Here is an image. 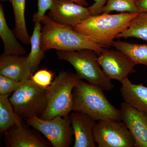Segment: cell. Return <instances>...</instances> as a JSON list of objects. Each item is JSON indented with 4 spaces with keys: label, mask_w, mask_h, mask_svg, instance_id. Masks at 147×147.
<instances>
[{
    "label": "cell",
    "mask_w": 147,
    "mask_h": 147,
    "mask_svg": "<svg viewBox=\"0 0 147 147\" xmlns=\"http://www.w3.org/2000/svg\"><path fill=\"white\" fill-rule=\"evenodd\" d=\"M138 13L90 15L73 28L100 47L108 48L112 46L118 35L128 28Z\"/></svg>",
    "instance_id": "2"
},
{
    "label": "cell",
    "mask_w": 147,
    "mask_h": 147,
    "mask_svg": "<svg viewBox=\"0 0 147 147\" xmlns=\"http://www.w3.org/2000/svg\"><path fill=\"white\" fill-rule=\"evenodd\" d=\"M94 3L88 7L91 15H96L100 14L102 7L106 4L108 0H94Z\"/></svg>",
    "instance_id": "26"
},
{
    "label": "cell",
    "mask_w": 147,
    "mask_h": 147,
    "mask_svg": "<svg viewBox=\"0 0 147 147\" xmlns=\"http://www.w3.org/2000/svg\"><path fill=\"white\" fill-rule=\"evenodd\" d=\"M69 116L74 133L73 147H96L94 132L97 121L81 112L71 113Z\"/></svg>",
    "instance_id": "13"
},
{
    "label": "cell",
    "mask_w": 147,
    "mask_h": 147,
    "mask_svg": "<svg viewBox=\"0 0 147 147\" xmlns=\"http://www.w3.org/2000/svg\"><path fill=\"white\" fill-rule=\"evenodd\" d=\"M1 1V2H5V1H10V2H11V0H0Z\"/></svg>",
    "instance_id": "29"
},
{
    "label": "cell",
    "mask_w": 147,
    "mask_h": 147,
    "mask_svg": "<svg viewBox=\"0 0 147 147\" xmlns=\"http://www.w3.org/2000/svg\"><path fill=\"white\" fill-rule=\"evenodd\" d=\"M53 3V0H38L37 11L33 16V21L34 24L40 23L46 11L52 7Z\"/></svg>",
    "instance_id": "25"
},
{
    "label": "cell",
    "mask_w": 147,
    "mask_h": 147,
    "mask_svg": "<svg viewBox=\"0 0 147 147\" xmlns=\"http://www.w3.org/2000/svg\"><path fill=\"white\" fill-rule=\"evenodd\" d=\"M24 82L0 74V95L9 94L15 92Z\"/></svg>",
    "instance_id": "24"
},
{
    "label": "cell",
    "mask_w": 147,
    "mask_h": 147,
    "mask_svg": "<svg viewBox=\"0 0 147 147\" xmlns=\"http://www.w3.org/2000/svg\"><path fill=\"white\" fill-rule=\"evenodd\" d=\"M113 11L121 13H139L136 0H108L100 13H109Z\"/></svg>",
    "instance_id": "22"
},
{
    "label": "cell",
    "mask_w": 147,
    "mask_h": 147,
    "mask_svg": "<svg viewBox=\"0 0 147 147\" xmlns=\"http://www.w3.org/2000/svg\"><path fill=\"white\" fill-rule=\"evenodd\" d=\"M41 24L35 23L33 32L31 37V51L28 56V61L30 67L31 75L35 72L41 61L44 59L45 52L41 47Z\"/></svg>",
    "instance_id": "20"
},
{
    "label": "cell",
    "mask_w": 147,
    "mask_h": 147,
    "mask_svg": "<svg viewBox=\"0 0 147 147\" xmlns=\"http://www.w3.org/2000/svg\"><path fill=\"white\" fill-rule=\"evenodd\" d=\"M71 1L78 3L84 6H87L88 5V2L86 0H71Z\"/></svg>",
    "instance_id": "28"
},
{
    "label": "cell",
    "mask_w": 147,
    "mask_h": 147,
    "mask_svg": "<svg viewBox=\"0 0 147 147\" xmlns=\"http://www.w3.org/2000/svg\"><path fill=\"white\" fill-rule=\"evenodd\" d=\"M53 74L46 69H42L31 75L30 79L38 86L46 89L53 82Z\"/></svg>",
    "instance_id": "23"
},
{
    "label": "cell",
    "mask_w": 147,
    "mask_h": 147,
    "mask_svg": "<svg viewBox=\"0 0 147 147\" xmlns=\"http://www.w3.org/2000/svg\"><path fill=\"white\" fill-rule=\"evenodd\" d=\"M112 46L124 53L135 65L147 66V43L139 44L119 40L114 41Z\"/></svg>",
    "instance_id": "17"
},
{
    "label": "cell",
    "mask_w": 147,
    "mask_h": 147,
    "mask_svg": "<svg viewBox=\"0 0 147 147\" xmlns=\"http://www.w3.org/2000/svg\"><path fill=\"white\" fill-rule=\"evenodd\" d=\"M40 23L41 47L44 52L51 49L65 51L90 49L98 56L105 49L72 27L57 23L48 15H45Z\"/></svg>",
    "instance_id": "1"
},
{
    "label": "cell",
    "mask_w": 147,
    "mask_h": 147,
    "mask_svg": "<svg viewBox=\"0 0 147 147\" xmlns=\"http://www.w3.org/2000/svg\"><path fill=\"white\" fill-rule=\"evenodd\" d=\"M136 4L140 12H147V0H136Z\"/></svg>",
    "instance_id": "27"
},
{
    "label": "cell",
    "mask_w": 147,
    "mask_h": 147,
    "mask_svg": "<svg viewBox=\"0 0 147 147\" xmlns=\"http://www.w3.org/2000/svg\"><path fill=\"white\" fill-rule=\"evenodd\" d=\"M103 91L80 79L72 91V111L85 113L96 121H121L120 110L109 102Z\"/></svg>",
    "instance_id": "3"
},
{
    "label": "cell",
    "mask_w": 147,
    "mask_h": 147,
    "mask_svg": "<svg viewBox=\"0 0 147 147\" xmlns=\"http://www.w3.org/2000/svg\"><path fill=\"white\" fill-rule=\"evenodd\" d=\"M26 0H11V3L14 13L15 28L14 33L17 38L25 45L30 44L31 37L29 35L26 25L25 9Z\"/></svg>",
    "instance_id": "18"
},
{
    "label": "cell",
    "mask_w": 147,
    "mask_h": 147,
    "mask_svg": "<svg viewBox=\"0 0 147 147\" xmlns=\"http://www.w3.org/2000/svg\"><path fill=\"white\" fill-rule=\"evenodd\" d=\"M9 99L16 115L25 121L35 116L40 117L47 106L46 89L38 86L30 78L13 92Z\"/></svg>",
    "instance_id": "6"
},
{
    "label": "cell",
    "mask_w": 147,
    "mask_h": 147,
    "mask_svg": "<svg viewBox=\"0 0 147 147\" xmlns=\"http://www.w3.org/2000/svg\"><path fill=\"white\" fill-rule=\"evenodd\" d=\"M94 135L98 147H136L133 137L122 121H97Z\"/></svg>",
    "instance_id": "8"
},
{
    "label": "cell",
    "mask_w": 147,
    "mask_h": 147,
    "mask_svg": "<svg viewBox=\"0 0 147 147\" xmlns=\"http://www.w3.org/2000/svg\"><path fill=\"white\" fill-rule=\"evenodd\" d=\"M90 15L88 7L71 0H53L48 13L53 21L72 28Z\"/></svg>",
    "instance_id": "10"
},
{
    "label": "cell",
    "mask_w": 147,
    "mask_h": 147,
    "mask_svg": "<svg viewBox=\"0 0 147 147\" xmlns=\"http://www.w3.org/2000/svg\"><path fill=\"white\" fill-rule=\"evenodd\" d=\"M22 121L13 128L5 131L4 140L7 147H50L53 146L48 140L40 135L36 129L30 128Z\"/></svg>",
    "instance_id": "11"
},
{
    "label": "cell",
    "mask_w": 147,
    "mask_h": 147,
    "mask_svg": "<svg viewBox=\"0 0 147 147\" xmlns=\"http://www.w3.org/2000/svg\"><path fill=\"white\" fill-rule=\"evenodd\" d=\"M0 74L21 82L30 79L31 72L28 56L3 53L0 56Z\"/></svg>",
    "instance_id": "14"
},
{
    "label": "cell",
    "mask_w": 147,
    "mask_h": 147,
    "mask_svg": "<svg viewBox=\"0 0 147 147\" xmlns=\"http://www.w3.org/2000/svg\"><path fill=\"white\" fill-rule=\"evenodd\" d=\"M120 82L121 94L124 101L147 115V87L133 84L128 77Z\"/></svg>",
    "instance_id": "15"
},
{
    "label": "cell",
    "mask_w": 147,
    "mask_h": 147,
    "mask_svg": "<svg viewBox=\"0 0 147 147\" xmlns=\"http://www.w3.org/2000/svg\"><path fill=\"white\" fill-rule=\"evenodd\" d=\"M98 61L108 79L119 82L136 72L135 65L122 52L105 48L98 56Z\"/></svg>",
    "instance_id": "9"
},
{
    "label": "cell",
    "mask_w": 147,
    "mask_h": 147,
    "mask_svg": "<svg viewBox=\"0 0 147 147\" xmlns=\"http://www.w3.org/2000/svg\"><path fill=\"white\" fill-rule=\"evenodd\" d=\"M23 120L16 114L9 99V94L0 95V131H5L16 126Z\"/></svg>",
    "instance_id": "19"
},
{
    "label": "cell",
    "mask_w": 147,
    "mask_h": 147,
    "mask_svg": "<svg viewBox=\"0 0 147 147\" xmlns=\"http://www.w3.org/2000/svg\"><path fill=\"white\" fill-rule=\"evenodd\" d=\"M0 36L4 45L3 53L7 55H24L26 50L19 43L17 36L7 23L2 5H0Z\"/></svg>",
    "instance_id": "16"
},
{
    "label": "cell",
    "mask_w": 147,
    "mask_h": 147,
    "mask_svg": "<svg viewBox=\"0 0 147 147\" xmlns=\"http://www.w3.org/2000/svg\"><path fill=\"white\" fill-rule=\"evenodd\" d=\"M80 79L72 72L60 71L46 89L47 106L40 118L48 120L69 115L72 111V91Z\"/></svg>",
    "instance_id": "4"
},
{
    "label": "cell",
    "mask_w": 147,
    "mask_h": 147,
    "mask_svg": "<svg viewBox=\"0 0 147 147\" xmlns=\"http://www.w3.org/2000/svg\"><path fill=\"white\" fill-rule=\"evenodd\" d=\"M121 121L128 129L137 147H147V115L123 102L120 108Z\"/></svg>",
    "instance_id": "12"
},
{
    "label": "cell",
    "mask_w": 147,
    "mask_h": 147,
    "mask_svg": "<svg viewBox=\"0 0 147 147\" xmlns=\"http://www.w3.org/2000/svg\"><path fill=\"white\" fill-rule=\"evenodd\" d=\"M25 122L43 134L53 147H69L72 144L74 133L69 115L48 120L35 116Z\"/></svg>",
    "instance_id": "7"
},
{
    "label": "cell",
    "mask_w": 147,
    "mask_h": 147,
    "mask_svg": "<svg viewBox=\"0 0 147 147\" xmlns=\"http://www.w3.org/2000/svg\"><path fill=\"white\" fill-rule=\"evenodd\" d=\"M133 37L147 41V12H140L130 22L128 28L118 35V38Z\"/></svg>",
    "instance_id": "21"
},
{
    "label": "cell",
    "mask_w": 147,
    "mask_h": 147,
    "mask_svg": "<svg viewBox=\"0 0 147 147\" xmlns=\"http://www.w3.org/2000/svg\"><path fill=\"white\" fill-rule=\"evenodd\" d=\"M58 59L68 62L75 69L79 79L100 87L104 91L112 90L114 86L105 76L98 61V55L94 50L82 49L77 51L57 50Z\"/></svg>",
    "instance_id": "5"
}]
</instances>
